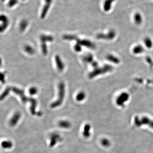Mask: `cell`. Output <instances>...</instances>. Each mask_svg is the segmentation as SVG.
<instances>
[{"label":"cell","instance_id":"cell-9","mask_svg":"<svg viewBox=\"0 0 153 153\" xmlns=\"http://www.w3.org/2000/svg\"><path fill=\"white\" fill-rule=\"evenodd\" d=\"M115 0H105L103 4L104 9L105 11H108L111 9L112 4Z\"/></svg>","mask_w":153,"mask_h":153},{"label":"cell","instance_id":"cell-17","mask_svg":"<svg viewBox=\"0 0 153 153\" xmlns=\"http://www.w3.org/2000/svg\"><path fill=\"white\" fill-rule=\"evenodd\" d=\"M18 0H9L8 3V6L9 7H13L18 4Z\"/></svg>","mask_w":153,"mask_h":153},{"label":"cell","instance_id":"cell-3","mask_svg":"<svg viewBox=\"0 0 153 153\" xmlns=\"http://www.w3.org/2000/svg\"><path fill=\"white\" fill-rule=\"evenodd\" d=\"M44 5L43 6L41 13V19H44L46 16L53 2V0H44Z\"/></svg>","mask_w":153,"mask_h":153},{"label":"cell","instance_id":"cell-27","mask_svg":"<svg viewBox=\"0 0 153 153\" xmlns=\"http://www.w3.org/2000/svg\"></svg>","mask_w":153,"mask_h":153},{"label":"cell","instance_id":"cell-12","mask_svg":"<svg viewBox=\"0 0 153 153\" xmlns=\"http://www.w3.org/2000/svg\"><path fill=\"white\" fill-rule=\"evenodd\" d=\"M1 146L5 149H9L12 147L13 143L10 141H4L1 143Z\"/></svg>","mask_w":153,"mask_h":153},{"label":"cell","instance_id":"cell-10","mask_svg":"<svg viewBox=\"0 0 153 153\" xmlns=\"http://www.w3.org/2000/svg\"><path fill=\"white\" fill-rule=\"evenodd\" d=\"M59 127L64 129H68L71 127V124L70 122H68L66 120L61 121L58 123Z\"/></svg>","mask_w":153,"mask_h":153},{"label":"cell","instance_id":"cell-13","mask_svg":"<svg viewBox=\"0 0 153 153\" xmlns=\"http://www.w3.org/2000/svg\"><path fill=\"white\" fill-rule=\"evenodd\" d=\"M41 40L42 42H45L46 41H52L53 40V37L52 36L43 35L41 37Z\"/></svg>","mask_w":153,"mask_h":153},{"label":"cell","instance_id":"cell-18","mask_svg":"<svg viewBox=\"0 0 153 153\" xmlns=\"http://www.w3.org/2000/svg\"><path fill=\"white\" fill-rule=\"evenodd\" d=\"M63 38L68 40H77L78 37L73 35H65L63 36Z\"/></svg>","mask_w":153,"mask_h":153},{"label":"cell","instance_id":"cell-14","mask_svg":"<svg viewBox=\"0 0 153 153\" xmlns=\"http://www.w3.org/2000/svg\"><path fill=\"white\" fill-rule=\"evenodd\" d=\"M85 97H86V95H85V93L84 92H80L79 93H78L76 96V100L78 101H82L83 100H84Z\"/></svg>","mask_w":153,"mask_h":153},{"label":"cell","instance_id":"cell-22","mask_svg":"<svg viewBox=\"0 0 153 153\" xmlns=\"http://www.w3.org/2000/svg\"><path fill=\"white\" fill-rule=\"evenodd\" d=\"M74 49L77 52H80L81 50V45L77 43L74 46Z\"/></svg>","mask_w":153,"mask_h":153},{"label":"cell","instance_id":"cell-23","mask_svg":"<svg viewBox=\"0 0 153 153\" xmlns=\"http://www.w3.org/2000/svg\"><path fill=\"white\" fill-rule=\"evenodd\" d=\"M101 143L102 145H103V146H109V142L106 139H103L102 140Z\"/></svg>","mask_w":153,"mask_h":153},{"label":"cell","instance_id":"cell-11","mask_svg":"<svg viewBox=\"0 0 153 153\" xmlns=\"http://www.w3.org/2000/svg\"><path fill=\"white\" fill-rule=\"evenodd\" d=\"M90 128L91 126L89 124H86L85 125L84 128V131H83V135L85 137L88 138L90 136Z\"/></svg>","mask_w":153,"mask_h":153},{"label":"cell","instance_id":"cell-24","mask_svg":"<svg viewBox=\"0 0 153 153\" xmlns=\"http://www.w3.org/2000/svg\"><path fill=\"white\" fill-rule=\"evenodd\" d=\"M0 80H1V82H2V83H4L5 80H4V74H1Z\"/></svg>","mask_w":153,"mask_h":153},{"label":"cell","instance_id":"cell-16","mask_svg":"<svg viewBox=\"0 0 153 153\" xmlns=\"http://www.w3.org/2000/svg\"><path fill=\"white\" fill-rule=\"evenodd\" d=\"M10 89H11V88H9V87H8V88L6 89L4 91V92H3V93L2 94V95L0 96V100H4V99L6 98V96H7L8 94H9V92L10 91Z\"/></svg>","mask_w":153,"mask_h":153},{"label":"cell","instance_id":"cell-2","mask_svg":"<svg viewBox=\"0 0 153 153\" xmlns=\"http://www.w3.org/2000/svg\"><path fill=\"white\" fill-rule=\"evenodd\" d=\"M12 90L13 91V92L16 94H18V96L20 97L21 99L24 103H26L28 101H30V102L31 101V98H29L26 97V95H25L24 91H23L22 90L16 87H13L12 88Z\"/></svg>","mask_w":153,"mask_h":153},{"label":"cell","instance_id":"cell-25","mask_svg":"<svg viewBox=\"0 0 153 153\" xmlns=\"http://www.w3.org/2000/svg\"><path fill=\"white\" fill-rule=\"evenodd\" d=\"M37 115L38 116H41L42 115V113L41 112H37Z\"/></svg>","mask_w":153,"mask_h":153},{"label":"cell","instance_id":"cell-6","mask_svg":"<svg viewBox=\"0 0 153 153\" xmlns=\"http://www.w3.org/2000/svg\"><path fill=\"white\" fill-rule=\"evenodd\" d=\"M51 142H50V146L51 147H53L55 145L58 141L61 140V138L58 134L57 133H55L52 135L51 136Z\"/></svg>","mask_w":153,"mask_h":153},{"label":"cell","instance_id":"cell-21","mask_svg":"<svg viewBox=\"0 0 153 153\" xmlns=\"http://www.w3.org/2000/svg\"><path fill=\"white\" fill-rule=\"evenodd\" d=\"M135 19L137 22H140L141 21V17L140 14L139 13H136L135 15Z\"/></svg>","mask_w":153,"mask_h":153},{"label":"cell","instance_id":"cell-8","mask_svg":"<svg viewBox=\"0 0 153 153\" xmlns=\"http://www.w3.org/2000/svg\"><path fill=\"white\" fill-rule=\"evenodd\" d=\"M30 103H31V106L30 107V111L31 114L32 115H35L36 114L35 109L37 106V101L33 98H31V100L30 101Z\"/></svg>","mask_w":153,"mask_h":153},{"label":"cell","instance_id":"cell-15","mask_svg":"<svg viewBox=\"0 0 153 153\" xmlns=\"http://www.w3.org/2000/svg\"><path fill=\"white\" fill-rule=\"evenodd\" d=\"M28 25V22L26 20H23L21 22L20 24V29L21 31H23L26 29L27 26Z\"/></svg>","mask_w":153,"mask_h":153},{"label":"cell","instance_id":"cell-5","mask_svg":"<svg viewBox=\"0 0 153 153\" xmlns=\"http://www.w3.org/2000/svg\"><path fill=\"white\" fill-rule=\"evenodd\" d=\"M20 114L19 112H16L13 115L10 120L9 123L12 126H15L18 122L20 118Z\"/></svg>","mask_w":153,"mask_h":153},{"label":"cell","instance_id":"cell-26","mask_svg":"<svg viewBox=\"0 0 153 153\" xmlns=\"http://www.w3.org/2000/svg\"><path fill=\"white\" fill-rule=\"evenodd\" d=\"M5 0H2V1H4Z\"/></svg>","mask_w":153,"mask_h":153},{"label":"cell","instance_id":"cell-7","mask_svg":"<svg viewBox=\"0 0 153 153\" xmlns=\"http://www.w3.org/2000/svg\"><path fill=\"white\" fill-rule=\"evenodd\" d=\"M55 61L56 65L57 66V68L59 70L62 71L64 68V66L63 63L60 57L58 55H57L55 57Z\"/></svg>","mask_w":153,"mask_h":153},{"label":"cell","instance_id":"cell-4","mask_svg":"<svg viewBox=\"0 0 153 153\" xmlns=\"http://www.w3.org/2000/svg\"><path fill=\"white\" fill-rule=\"evenodd\" d=\"M0 20L2 24L0 26V31L3 32L6 30L9 24V20L6 15H2L0 16Z\"/></svg>","mask_w":153,"mask_h":153},{"label":"cell","instance_id":"cell-20","mask_svg":"<svg viewBox=\"0 0 153 153\" xmlns=\"http://www.w3.org/2000/svg\"><path fill=\"white\" fill-rule=\"evenodd\" d=\"M37 92V89L35 87H31L29 90V93L31 95H33L36 94Z\"/></svg>","mask_w":153,"mask_h":153},{"label":"cell","instance_id":"cell-1","mask_svg":"<svg viewBox=\"0 0 153 153\" xmlns=\"http://www.w3.org/2000/svg\"><path fill=\"white\" fill-rule=\"evenodd\" d=\"M65 85L63 82H61L59 84V98L56 101L54 102L51 105L52 108H55L58 107L63 103V100L64 98Z\"/></svg>","mask_w":153,"mask_h":153},{"label":"cell","instance_id":"cell-19","mask_svg":"<svg viewBox=\"0 0 153 153\" xmlns=\"http://www.w3.org/2000/svg\"><path fill=\"white\" fill-rule=\"evenodd\" d=\"M25 50L27 53L30 54H33L34 53L33 48L30 46H26L25 47Z\"/></svg>","mask_w":153,"mask_h":153}]
</instances>
